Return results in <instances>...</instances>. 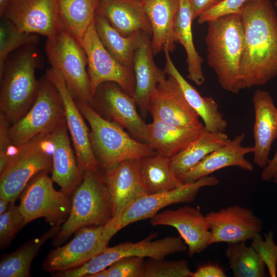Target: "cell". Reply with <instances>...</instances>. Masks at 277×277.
I'll return each instance as SVG.
<instances>
[{"instance_id":"6da1fadb","label":"cell","mask_w":277,"mask_h":277,"mask_svg":"<svg viewBox=\"0 0 277 277\" xmlns=\"http://www.w3.org/2000/svg\"><path fill=\"white\" fill-rule=\"evenodd\" d=\"M239 13L245 37L240 67L243 89L277 76V15L271 0H248Z\"/></svg>"},{"instance_id":"7a4b0ae2","label":"cell","mask_w":277,"mask_h":277,"mask_svg":"<svg viewBox=\"0 0 277 277\" xmlns=\"http://www.w3.org/2000/svg\"><path fill=\"white\" fill-rule=\"evenodd\" d=\"M207 24L205 43L208 65L223 89L238 93L242 89L240 67L245 46L240 14L225 15Z\"/></svg>"},{"instance_id":"3957f363","label":"cell","mask_w":277,"mask_h":277,"mask_svg":"<svg viewBox=\"0 0 277 277\" xmlns=\"http://www.w3.org/2000/svg\"><path fill=\"white\" fill-rule=\"evenodd\" d=\"M113 217L112 201L103 169H87L71 196V208L67 219L52 238V245L60 246L81 228L104 226Z\"/></svg>"},{"instance_id":"277c9868","label":"cell","mask_w":277,"mask_h":277,"mask_svg":"<svg viewBox=\"0 0 277 277\" xmlns=\"http://www.w3.org/2000/svg\"><path fill=\"white\" fill-rule=\"evenodd\" d=\"M35 45L23 47L9 56L0 73L1 113L10 125L26 113L36 97L39 81L35 72L39 58Z\"/></svg>"},{"instance_id":"5b68a950","label":"cell","mask_w":277,"mask_h":277,"mask_svg":"<svg viewBox=\"0 0 277 277\" xmlns=\"http://www.w3.org/2000/svg\"><path fill=\"white\" fill-rule=\"evenodd\" d=\"M76 103L89 124L91 148L103 170L125 160H141L158 153L149 144L137 141L121 126L102 117L90 105L83 101Z\"/></svg>"},{"instance_id":"8992f818","label":"cell","mask_w":277,"mask_h":277,"mask_svg":"<svg viewBox=\"0 0 277 277\" xmlns=\"http://www.w3.org/2000/svg\"><path fill=\"white\" fill-rule=\"evenodd\" d=\"M48 134H39L14 147L15 151L0 173V198L15 202L28 183L38 173L52 169Z\"/></svg>"},{"instance_id":"52a82bcc","label":"cell","mask_w":277,"mask_h":277,"mask_svg":"<svg viewBox=\"0 0 277 277\" xmlns=\"http://www.w3.org/2000/svg\"><path fill=\"white\" fill-rule=\"evenodd\" d=\"M45 50L52 68L61 73L75 101L91 105L87 58L82 45L62 26L54 36L47 38Z\"/></svg>"},{"instance_id":"ba28073f","label":"cell","mask_w":277,"mask_h":277,"mask_svg":"<svg viewBox=\"0 0 277 277\" xmlns=\"http://www.w3.org/2000/svg\"><path fill=\"white\" fill-rule=\"evenodd\" d=\"M36 98L29 110L9 126L12 146L18 147L39 134L51 133L65 119L60 94L46 75L39 81Z\"/></svg>"},{"instance_id":"9c48e42d","label":"cell","mask_w":277,"mask_h":277,"mask_svg":"<svg viewBox=\"0 0 277 277\" xmlns=\"http://www.w3.org/2000/svg\"><path fill=\"white\" fill-rule=\"evenodd\" d=\"M156 233H151L144 240L133 243L128 242L107 247L103 252L85 264L63 271L62 277H90L107 268L118 260L130 256L164 259L170 254L187 250V246L181 236H168L153 240Z\"/></svg>"},{"instance_id":"30bf717a","label":"cell","mask_w":277,"mask_h":277,"mask_svg":"<svg viewBox=\"0 0 277 277\" xmlns=\"http://www.w3.org/2000/svg\"><path fill=\"white\" fill-rule=\"evenodd\" d=\"M48 171L33 176L21 194L19 207L26 224L43 217L51 226H61L71 208V197L62 190H55Z\"/></svg>"},{"instance_id":"8fae6325","label":"cell","mask_w":277,"mask_h":277,"mask_svg":"<svg viewBox=\"0 0 277 277\" xmlns=\"http://www.w3.org/2000/svg\"><path fill=\"white\" fill-rule=\"evenodd\" d=\"M219 183V180L215 176L208 175L193 183L183 184L169 191L146 194L131 203L106 227L113 236L131 223L151 219L165 207L173 204L192 202L202 188L216 186Z\"/></svg>"},{"instance_id":"7c38bea8","label":"cell","mask_w":277,"mask_h":277,"mask_svg":"<svg viewBox=\"0 0 277 277\" xmlns=\"http://www.w3.org/2000/svg\"><path fill=\"white\" fill-rule=\"evenodd\" d=\"M82 46L87 58L92 98L97 88L106 82L117 84L133 96L135 86L133 70L120 63L105 48L96 31L94 21L85 34Z\"/></svg>"},{"instance_id":"4fadbf2b","label":"cell","mask_w":277,"mask_h":277,"mask_svg":"<svg viewBox=\"0 0 277 277\" xmlns=\"http://www.w3.org/2000/svg\"><path fill=\"white\" fill-rule=\"evenodd\" d=\"M74 233L68 243L49 252L43 262V271L54 273L78 267L103 252L112 238L105 225L84 227Z\"/></svg>"},{"instance_id":"5bb4252c","label":"cell","mask_w":277,"mask_h":277,"mask_svg":"<svg viewBox=\"0 0 277 277\" xmlns=\"http://www.w3.org/2000/svg\"><path fill=\"white\" fill-rule=\"evenodd\" d=\"M1 16L23 32L47 38L54 36L62 27L58 0H9Z\"/></svg>"},{"instance_id":"9a60e30c","label":"cell","mask_w":277,"mask_h":277,"mask_svg":"<svg viewBox=\"0 0 277 277\" xmlns=\"http://www.w3.org/2000/svg\"><path fill=\"white\" fill-rule=\"evenodd\" d=\"M92 107L100 109L137 140L147 143L148 124L136 110L134 98L112 82L102 84L92 98Z\"/></svg>"},{"instance_id":"2e32d148","label":"cell","mask_w":277,"mask_h":277,"mask_svg":"<svg viewBox=\"0 0 277 277\" xmlns=\"http://www.w3.org/2000/svg\"><path fill=\"white\" fill-rule=\"evenodd\" d=\"M205 217L211 232L210 245L251 240L263 228L262 220L251 209L239 205L210 212Z\"/></svg>"},{"instance_id":"e0dca14e","label":"cell","mask_w":277,"mask_h":277,"mask_svg":"<svg viewBox=\"0 0 277 277\" xmlns=\"http://www.w3.org/2000/svg\"><path fill=\"white\" fill-rule=\"evenodd\" d=\"M46 75L55 86L61 97L65 119L79 165L84 171L87 169L100 168L91 148L90 131L63 76L57 70L52 67L47 70Z\"/></svg>"},{"instance_id":"ac0fdd59","label":"cell","mask_w":277,"mask_h":277,"mask_svg":"<svg viewBox=\"0 0 277 277\" xmlns=\"http://www.w3.org/2000/svg\"><path fill=\"white\" fill-rule=\"evenodd\" d=\"M148 112L153 119L178 127H190L201 123L177 81L169 75L158 85L152 95Z\"/></svg>"},{"instance_id":"d6986e66","label":"cell","mask_w":277,"mask_h":277,"mask_svg":"<svg viewBox=\"0 0 277 277\" xmlns=\"http://www.w3.org/2000/svg\"><path fill=\"white\" fill-rule=\"evenodd\" d=\"M152 226H168L175 228L187 246L192 257L210 245L211 232L205 217L197 209L184 206L157 213L151 219Z\"/></svg>"},{"instance_id":"ffe728a7","label":"cell","mask_w":277,"mask_h":277,"mask_svg":"<svg viewBox=\"0 0 277 277\" xmlns=\"http://www.w3.org/2000/svg\"><path fill=\"white\" fill-rule=\"evenodd\" d=\"M151 45V36L141 31L133 57L135 86L133 97L144 115L148 112L151 97L166 73L156 65Z\"/></svg>"},{"instance_id":"44dd1931","label":"cell","mask_w":277,"mask_h":277,"mask_svg":"<svg viewBox=\"0 0 277 277\" xmlns=\"http://www.w3.org/2000/svg\"><path fill=\"white\" fill-rule=\"evenodd\" d=\"M68 131L64 119L47 136L52 146L51 179L71 196L82 181L84 171L74 155Z\"/></svg>"},{"instance_id":"7402d4cb","label":"cell","mask_w":277,"mask_h":277,"mask_svg":"<svg viewBox=\"0 0 277 277\" xmlns=\"http://www.w3.org/2000/svg\"><path fill=\"white\" fill-rule=\"evenodd\" d=\"M245 136L246 134L242 133L229 139L224 146L209 153L186 172L178 176L181 182L183 184L193 183L218 170L230 166L239 167L245 171H252L253 164L245 155L252 153L253 147L242 146Z\"/></svg>"},{"instance_id":"603a6c76","label":"cell","mask_w":277,"mask_h":277,"mask_svg":"<svg viewBox=\"0 0 277 277\" xmlns=\"http://www.w3.org/2000/svg\"><path fill=\"white\" fill-rule=\"evenodd\" d=\"M252 100L255 113L253 160L260 168H264L270 160L272 144L277 138V108L265 90H256Z\"/></svg>"},{"instance_id":"cb8c5ba5","label":"cell","mask_w":277,"mask_h":277,"mask_svg":"<svg viewBox=\"0 0 277 277\" xmlns=\"http://www.w3.org/2000/svg\"><path fill=\"white\" fill-rule=\"evenodd\" d=\"M103 170L112 201L113 218L133 201L147 194L140 172V160H125Z\"/></svg>"},{"instance_id":"d4e9b609","label":"cell","mask_w":277,"mask_h":277,"mask_svg":"<svg viewBox=\"0 0 277 277\" xmlns=\"http://www.w3.org/2000/svg\"><path fill=\"white\" fill-rule=\"evenodd\" d=\"M143 8L151 28V45L154 55L174 50L177 43L175 23L180 0H145Z\"/></svg>"},{"instance_id":"484cf974","label":"cell","mask_w":277,"mask_h":277,"mask_svg":"<svg viewBox=\"0 0 277 277\" xmlns=\"http://www.w3.org/2000/svg\"><path fill=\"white\" fill-rule=\"evenodd\" d=\"M110 25L124 36L139 31L151 35L148 18L139 0H100L96 10Z\"/></svg>"},{"instance_id":"4316f807","label":"cell","mask_w":277,"mask_h":277,"mask_svg":"<svg viewBox=\"0 0 277 277\" xmlns=\"http://www.w3.org/2000/svg\"><path fill=\"white\" fill-rule=\"evenodd\" d=\"M165 73L173 76L179 84L185 98L204 123V128L211 132H225L227 123L219 110L217 102L211 97L202 96L182 76L173 64L170 52L164 51Z\"/></svg>"},{"instance_id":"83f0119b","label":"cell","mask_w":277,"mask_h":277,"mask_svg":"<svg viewBox=\"0 0 277 277\" xmlns=\"http://www.w3.org/2000/svg\"><path fill=\"white\" fill-rule=\"evenodd\" d=\"M203 128L202 123L193 127H181L153 119L148 124L147 143L159 154L171 158L196 139Z\"/></svg>"},{"instance_id":"f1b7e54d","label":"cell","mask_w":277,"mask_h":277,"mask_svg":"<svg viewBox=\"0 0 277 277\" xmlns=\"http://www.w3.org/2000/svg\"><path fill=\"white\" fill-rule=\"evenodd\" d=\"M192 14L189 0H180L179 9L175 23V36L186 53L187 77L197 86L205 82L202 70L203 58L194 45L192 31Z\"/></svg>"},{"instance_id":"f546056e","label":"cell","mask_w":277,"mask_h":277,"mask_svg":"<svg viewBox=\"0 0 277 277\" xmlns=\"http://www.w3.org/2000/svg\"><path fill=\"white\" fill-rule=\"evenodd\" d=\"M61 226H52L39 237L32 239L10 253L3 254L0 261V276H30V268L34 258L42 245L58 232Z\"/></svg>"},{"instance_id":"4dcf8cb0","label":"cell","mask_w":277,"mask_h":277,"mask_svg":"<svg viewBox=\"0 0 277 277\" xmlns=\"http://www.w3.org/2000/svg\"><path fill=\"white\" fill-rule=\"evenodd\" d=\"M229 139L225 132L209 131L204 126L196 139L171 158L175 174L178 176L186 172L209 153L224 146Z\"/></svg>"},{"instance_id":"1f68e13d","label":"cell","mask_w":277,"mask_h":277,"mask_svg":"<svg viewBox=\"0 0 277 277\" xmlns=\"http://www.w3.org/2000/svg\"><path fill=\"white\" fill-rule=\"evenodd\" d=\"M140 166L147 194L169 191L183 184L173 170L171 158L157 153L140 160Z\"/></svg>"},{"instance_id":"d6a6232c","label":"cell","mask_w":277,"mask_h":277,"mask_svg":"<svg viewBox=\"0 0 277 277\" xmlns=\"http://www.w3.org/2000/svg\"><path fill=\"white\" fill-rule=\"evenodd\" d=\"M100 0H58V14L65 29L81 45L94 22Z\"/></svg>"},{"instance_id":"836d02e7","label":"cell","mask_w":277,"mask_h":277,"mask_svg":"<svg viewBox=\"0 0 277 277\" xmlns=\"http://www.w3.org/2000/svg\"><path fill=\"white\" fill-rule=\"evenodd\" d=\"M94 24L98 36L107 50L122 65L133 70L134 52L141 31L124 36L97 13L95 15Z\"/></svg>"},{"instance_id":"e575fe53","label":"cell","mask_w":277,"mask_h":277,"mask_svg":"<svg viewBox=\"0 0 277 277\" xmlns=\"http://www.w3.org/2000/svg\"><path fill=\"white\" fill-rule=\"evenodd\" d=\"M234 277H266L265 264L260 256L246 241L227 243L225 251Z\"/></svg>"},{"instance_id":"d590c367","label":"cell","mask_w":277,"mask_h":277,"mask_svg":"<svg viewBox=\"0 0 277 277\" xmlns=\"http://www.w3.org/2000/svg\"><path fill=\"white\" fill-rule=\"evenodd\" d=\"M39 39L38 35L23 32L11 21L2 18L0 23V73L11 52L26 46L35 45Z\"/></svg>"},{"instance_id":"8d00e7d4","label":"cell","mask_w":277,"mask_h":277,"mask_svg":"<svg viewBox=\"0 0 277 277\" xmlns=\"http://www.w3.org/2000/svg\"><path fill=\"white\" fill-rule=\"evenodd\" d=\"M192 273L185 260L167 261L149 258L145 262L143 277H191Z\"/></svg>"},{"instance_id":"74e56055","label":"cell","mask_w":277,"mask_h":277,"mask_svg":"<svg viewBox=\"0 0 277 277\" xmlns=\"http://www.w3.org/2000/svg\"><path fill=\"white\" fill-rule=\"evenodd\" d=\"M27 225L19 206L10 202L7 210L0 214V247H7L16 234Z\"/></svg>"},{"instance_id":"f35d334b","label":"cell","mask_w":277,"mask_h":277,"mask_svg":"<svg viewBox=\"0 0 277 277\" xmlns=\"http://www.w3.org/2000/svg\"><path fill=\"white\" fill-rule=\"evenodd\" d=\"M265 240L260 233L251 240V246L254 249L267 266L270 277H276L277 272V244L273 241L272 231L264 234Z\"/></svg>"},{"instance_id":"ab89813d","label":"cell","mask_w":277,"mask_h":277,"mask_svg":"<svg viewBox=\"0 0 277 277\" xmlns=\"http://www.w3.org/2000/svg\"><path fill=\"white\" fill-rule=\"evenodd\" d=\"M144 258L130 256L120 259L107 269L108 277H143Z\"/></svg>"},{"instance_id":"60d3db41","label":"cell","mask_w":277,"mask_h":277,"mask_svg":"<svg viewBox=\"0 0 277 277\" xmlns=\"http://www.w3.org/2000/svg\"><path fill=\"white\" fill-rule=\"evenodd\" d=\"M248 0H222L202 13L197 17L199 24L207 23L219 17L233 13H239L241 8Z\"/></svg>"},{"instance_id":"b9f144b4","label":"cell","mask_w":277,"mask_h":277,"mask_svg":"<svg viewBox=\"0 0 277 277\" xmlns=\"http://www.w3.org/2000/svg\"><path fill=\"white\" fill-rule=\"evenodd\" d=\"M10 124L5 116L0 113V173L7 166L11 156L13 146L9 135Z\"/></svg>"},{"instance_id":"7bdbcfd3","label":"cell","mask_w":277,"mask_h":277,"mask_svg":"<svg viewBox=\"0 0 277 277\" xmlns=\"http://www.w3.org/2000/svg\"><path fill=\"white\" fill-rule=\"evenodd\" d=\"M224 268L216 263H208L199 266L191 277H226Z\"/></svg>"},{"instance_id":"ee69618b","label":"cell","mask_w":277,"mask_h":277,"mask_svg":"<svg viewBox=\"0 0 277 277\" xmlns=\"http://www.w3.org/2000/svg\"><path fill=\"white\" fill-rule=\"evenodd\" d=\"M189 2L193 20L216 4L215 0H189Z\"/></svg>"},{"instance_id":"f6af8a7d","label":"cell","mask_w":277,"mask_h":277,"mask_svg":"<svg viewBox=\"0 0 277 277\" xmlns=\"http://www.w3.org/2000/svg\"><path fill=\"white\" fill-rule=\"evenodd\" d=\"M277 174V150L271 160H270L267 166L263 168L261 175L263 181H271L274 176Z\"/></svg>"},{"instance_id":"bcb514c9","label":"cell","mask_w":277,"mask_h":277,"mask_svg":"<svg viewBox=\"0 0 277 277\" xmlns=\"http://www.w3.org/2000/svg\"><path fill=\"white\" fill-rule=\"evenodd\" d=\"M10 202L8 201L0 198V214H3L8 209Z\"/></svg>"},{"instance_id":"7dc6e473","label":"cell","mask_w":277,"mask_h":277,"mask_svg":"<svg viewBox=\"0 0 277 277\" xmlns=\"http://www.w3.org/2000/svg\"><path fill=\"white\" fill-rule=\"evenodd\" d=\"M9 0H0V14L1 15Z\"/></svg>"},{"instance_id":"c3c4849f","label":"cell","mask_w":277,"mask_h":277,"mask_svg":"<svg viewBox=\"0 0 277 277\" xmlns=\"http://www.w3.org/2000/svg\"><path fill=\"white\" fill-rule=\"evenodd\" d=\"M271 181L277 185V174L274 176Z\"/></svg>"},{"instance_id":"681fc988","label":"cell","mask_w":277,"mask_h":277,"mask_svg":"<svg viewBox=\"0 0 277 277\" xmlns=\"http://www.w3.org/2000/svg\"><path fill=\"white\" fill-rule=\"evenodd\" d=\"M274 6L275 8L277 9V0H276V1L274 3Z\"/></svg>"},{"instance_id":"f907efd6","label":"cell","mask_w":277,"mask_h":277,"mask_svg":"<svg viewBox=\"0 0 277 277\" xmlns=\"http://www.w3.org/2000/svg\"><path fill=\"white\" fill-rule=\"evenodd\" d=\"M221 1H222V0H215V1H216V4L217 3H219L220 2H221Z\"/></svg>"},{"instance_id":"816d5d0a","label":"cell","mask_w":277,"mask_h":277,"mask_svg":"<svg viewBox=\"0 0 277 277\" xmlns=\"http://www.w3.org/2000/svg\"><path fill=\"white\" fill-rule=\"evenodd\" d=\"M139 1H145V0H139Z\"/></svg>"}]
</instances>
